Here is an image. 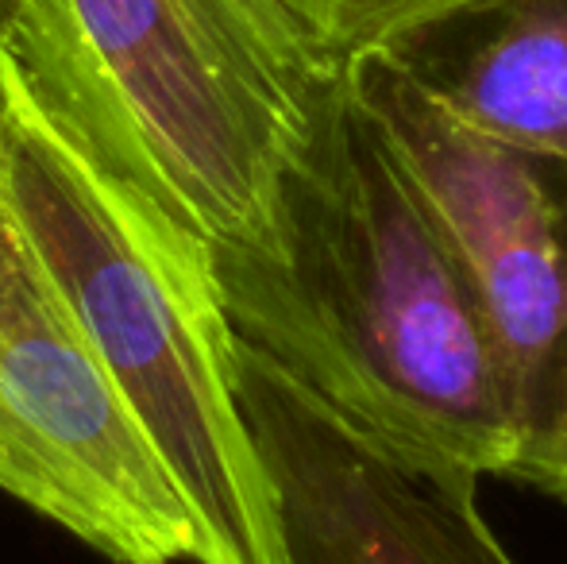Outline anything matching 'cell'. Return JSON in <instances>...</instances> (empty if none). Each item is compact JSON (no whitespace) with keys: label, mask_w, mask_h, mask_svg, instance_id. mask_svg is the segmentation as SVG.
Returning <instances> with one entry per match:
<instances>
[{"label":"cell","mask_w":567,"mask_h":564,"mask_svg":"<svg viewBox=\"0 0 567 564\" xmlns=\"http://www.w3.org/2000/svg\"><path fill=\"white\" fill-rule=\"evenodd\" d=\"M0 66L213 248L259 233L343 78L270 0H0Z\"/></svg>","instance_id":"3957f363"},{"label":"cell","mask_w":567,"mask_h":564,"mask_svg":"<svg viewBox=\"0 0 567 564\" xmlns=\"http://www.w3.org/2000/svg\"><path fill=\"white\" fill-rule=\"evenodd\" d=\"M0 178L120 402L202 534V564H286L236 391L213 244L54 124L0 66Z\"/></svg>","instance_id":"7a4b0ae2"},{"label":"cell","mask_w":567,"mask_h":564,"mask_svg":"<svg viewBox=\"0 0 567 564\" xmlns=\"http://www.w3.org/2000/svg\"><path fill=\"white\" fill-rule=\"evenodd\" d=\"M236 391L275 488L286 564H517L475 480L405 468L239 337Z\"/></svg>","instance_id":"8992f818"},{"label":"cell","mask_w":567,"mask_h":564,"mask_svg":"<svg viewBox=\"0 0 567 564\" xmlns=\"http://www.w3.org/2000/svg\"><path fill=\"white\" fill-rule=\"evenodd\" d=\"M343 78L467 283L522 460L567 394V163L467 129L394 51Z\"/></svg>","instance_id":"277c9868"},{"label":"cell","mask_w":567,"mask_h":564,"mask_svg":"<svg viewBox=\"0 0 567 564\" xmlns=\"http://www.w3.org/2000/svg\"><path fill=\"white\" fill-rule=\"evenodd\" d=\"M509 480L529 483L533 491H540V495L567 506V394L553 429L509 468Z\"/></svg>","instance_id":"9c48e42d"},{"label":"cell","mask_w":567,"mask_h":564,"mask_svg":"<svg viewBox=\"0 0 567 564\" xmlns=\"http://www.w3.org/2000/svg\"><path fill=\"white\" fill-rule=\"evenodd\" d=\"M394 54L467 129L567 163V0H498Z\"/></svg>","instance_id":"52a82bcc"},{"label":"cell","mask_w":567,"mask_h":564,"mask_svg":"<svg viewBox=\"0 0 567 564\" xmlns=\"http://www.w3.org/2000/svg\"><path fill=\"white\" fill-rule=\"evenodd\" d=\"M332 70L363 54L402 51L498 0H270Z\"/></svg>","instance_id":"ba28073f"},{"label":"cell","mask_w":567,"mask_h":564,"mask_svg":"<svg viewBox=\"0 0 567 564\" xmlns=\"http://www.w3.org/2000/svg\"><path fill=\"white\" fill-rule=\"evenodd\" d=\"M0 491L113 564H202V534L120 402L0 178Z\"/></svg>","instance_id":"5b68a950"},{"label":"cell","mask_w":567,"mask_h":564,"mask_svg":"<svg viewBox=\"0 0 567 564\" xmlns=\"http://www.w3.org/2000/svg\"><path fill=\"white\" fill-rule=\"evenodd\" d=\"M213 264L236 337L382 452L452 480H509L517 429L491 337L348 78L259 233L217 244Z\"/></svg>","instance_id":"6da1fadb"}]
</instances>
